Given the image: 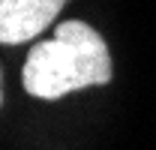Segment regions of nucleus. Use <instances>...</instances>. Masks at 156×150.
I'll list each match as a JSON object with an SVG mask.
<instances>
[{"instance_id": "f257e3e1", "label": "nucleus", "mask_w": 156, "mask_h": 150, "mask_svg": "<svg viewBox=\"0 0 156 150\" xmlns=\"http://www.w3.org/2000/svg\"><path fill=\"white\" fill-rule=\"evenodd\" d=\"M108 81L111 57L105 39L84 21H63L54 39L36 42L24 63V90L39 99H60Z\"/></svg>"}, {"instance_id": "f03ea898", "label": "nucleus", "mask_w": 156, "mask_h": 150, "mask_svg": "<svg viewBox=\"0 0 156 150\" xmlns=\"http://www.w3.org/2000/svg\"><path fill=\"white\" fill-rule=\"evenodd\" d=\"M69 0H0V42L18 45L36 39Z\"/></svg>"}, {"instance_id": "7ed1b4c3", "label": "nucleus", "mask_w": 156, "mask_h": 150, "mask_svg": "<svg viewBox=\"0 0 156 150\" xmlns=\"http://www.w3.org/2000/svg\"><path fill=\"white\" fill-rule=\"evenodd\" d=\"M0 102H3V87H0Z\"/></svg>"}]
</instances>
